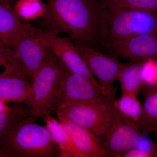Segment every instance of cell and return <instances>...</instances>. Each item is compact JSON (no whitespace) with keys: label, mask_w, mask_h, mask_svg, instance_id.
Masks as SVG:
<instances>
[{"label":"cell","mask_w":157,"mask_h":157,"mask_svg":"<svg viewBox=\"0 0 157 157\" xmlns=\"http://www.w3.org/2000/svg\"><path fill=\"white\" fill-rule=\"evenodd\" d=\"M122 94H131L137 96L144 84L142 62H132L126 64L118 78Z\"/></svg>","instance_id":"17"},{"label":"cell","mask_w":157,"mask_h":157,"mask_svg":"<svg viewBox=\"0 0 157 157\" xmlns=\"http://www.w3.org/2000/svg\"><path fill=\"white\" fill-rule=\"evenodd\" d=\"M13 9L21 19L29 20L41 17L46 8L41 0H18Z\"/></svg>","instance_id":"21"},{"label":"cell","mask_w":157,"mask_h":157,"mask_svg":"<svg viewBox=\"0 0 157 157\" xmlns=\"http://www.w3.org/2000/svg\"><path fill=\"white\" fill-rule=\"evenodd\" d=\"M37 33L69 71L87 78L96 85L102 88L70 38L47 33L38 27Z\"/></svg>","instance_id":"10"},{"label":"cell","mask_w":157,"mask_h":157,"mask_svg":"<svg viewBox=\"0 0 157 157\" xmlns=\"http://www.w3.org/2000/svg\"><path fill=\"white\" fill-rule=\"evenodd\" d=\"M25 23L8 3L0 2V42L11 49Z\"/></svg>","instance_id":"15"},{"label":"cell","mask_w":157,"mask_h":157,"mask_svg":"<svg viewBox=\"0 0 157 157\" xmlns=\"http://www.w3.org/2000/svg\"><path fill=\"white\" fill-rule=\"evenodd\" d=\"M28 116L14 124L0 141L1 149L10 157H46L58 155V146L46 127Z\"/></svg>","instance_id":"2"},{"label":"cell","mask_w":157,"mask_h":157,"mask_svg":"<svg viewBox=\"0 0 157 157\" xmlns=\"http://www.w3.org/2000/svg\"><path fill=\"white\" fill-rule=\"evenodd\" d=\"M5 75H15L32 80L14 51L0 42V76Z\"/></svg>","instance_id":"18"},{"label":"cell","mask_w":157,"mask_h":157,"mask_svg":"<svg viewBox=\"0 0 157 157\" xmlns=\"http://www.w3.org/2000/svg\"><path fill=\"white\" fill-rule=\"evenodd\" d=\"M116 101L109 104L63 102L54 112L89 129L100 138L104 136L110 123Z\"/></svg>","instance_id":"6"},{"label":"cell","mask_w":157,"mask_h":157,"mask_svg":"<svg viewBox=\"0 0 157 157\" xmlns=\"http://www.w3.org/2000/svg\"><path fill=\"white\" fill-rule=\"evenodd\" d=\"M107 43L157 33V14L131 9L106 8Z\"/></svg>","instance_id":"4"},{"label":"cell","mask_w":157,"mask_h":157,"mask_svg":"<svg viewBox=\"0 0 157 157\" xmlns=\"http://www.w3.org/2000/svg\"><path fill=\"white\" fill-rule=\"evenodd\" d=\"M32 81L15 76H0V99L7 102L27 104L30 95Z\"/></svg>","instance_id":"13"},{"label":"cell","mask_w":157,"mask_h":157,"mask_svg":"<svg viewBox=\"0 0 157 157\" xmlns=\"http://www.w3.org/2000/svg\"><path fill=\"white\" fill-rule=\"evenodd\" d=\"M106 8L131 9L157 13V0H102Z\"/></svg>","instance_id":"19"},{"label":"cell","mask_w":157,"mask_h":157,"mask_svg":"<svg viewBox=\"0 0 157 157\" xmlns=\"http://www.w3.org/2000/svg\"><path fill=\"white\" fill-rule=\"evenodd\" d=\"M10 107L7 105L6 101L0 99V114L8 111Z\"/></svg>","instance_id":"25"},{"label":"cell","mask_w":157,"mask_h":157,"mask_svg":"<svg viewBox=\"0 0 157 157\" xmlns=\"http://www.w3.org/2000/svg\"><path fill=\"white\" fill-rule=\"evenodd\" d=\"M41 117L45 122V127L58 146L59 157H81L63 126L58 120L52 117L49 114V111L45 113Z\"/></svg>","instance_id":"16"},{"label":"cell","mask_w":157,"mask_h":157,"mask_svg":"<svg viewBox=\"0 0 157 157\" xmlns=\"http://www.w3.org/2000/svg\"><path fill=\"white\" fill-rule=\"evenodd\" d=\"M124 157H153L154 155L151 153L143 151L136 148L129 150L125 153L123 156Z\"/></svg>","instance_id":"24"},{"label":"cell","mask_w":157,"mask_h":157,"mask_svg":"<svg viewBox=\"0 0 157 157\" xmlns=\"http://www.w3.org/2000/svg\"><path fill=\"white\" fill-rule=\"evenodd\" d=\"M142 71L144 84L157 85V60L142 62Z\"/></svg>","instance_id":"23"},{"label":"cell","mask_w":157,"mask_h":157,"mask_svg":"<svg viewBox=\"0 0 157 157\" xmlns=\"http://www.w3.org/2000/svg\"><path fill=\"white\" fill-rule=\"evenodd\" d=\"M115 101V97L107 95L100 86L68 70L59 82L49 110L54 111L63 102L109 104Z\"/></svg>","instance_id":"5"},{"label":"cell","mask_w":157,"mask_h":157,"mask_svg":"<svg viewBox=\"0 0 157 157\" xmlns=\"http://www.w3.org/2000/svg\"><path fill=\"white\" fill-rule=\"evenodd\" d=\"M30 115L27 107L14 104L8 111L0 114V141L13 125L23 118Z\"/></svg>","instance_id":"20"},{"label":"cell","mask_w":157,"mask_h":157,"mask_svg":"<svg viewBox=\"0 0 157 157\" xmlns=\"http://www.w3.org/2000/svg\"><path fill=\"white\" fill-rule=\"evenodd\" d=\"M106 46L115 57L132 62L157 60V33L138 35L124 40L108 42Z\"/></svg>","instance_id":"11"},{"label":"cell","mask_w":157,"mask_h":157,"mask_svg":"<svg viewBox=\"0 0 157 157\" xmlns=\"http://www.w3.org/2000/svg\"><path fill=\"white\" fill-rule=\"evenodd\" d=\"M116 105L119 110L137 123L142 111V106L137 99V96L131 94H122Z\"/></svg>","instance_id":"22"},{"label":"cell","mask_w":157,"mask_h":157,"mask_svg":"<svg viewBox=\"0 0 157 157\" xmlns=\"http://www.w3.org/2000/svg\"><path fill=\"white\" fill-rule=\"evenodd\" d=\"M10 157V155L0 148V157Z\"/></svg>","instance_id":"26"},{"label":"cell","mask_w":157,"mask_h":157,"mask_svg":"<svg viewBox=\"0 0 157 157\" xmlns=\"http://www.w3.org/2000/svg\"><path fill=\"white\" fill-rule=\"evenodd\" d=\"M11 49L31 80L50 50L37 33V27L25 23Z\"/></svg>","instance_id":"8"},{"label":"cell","mask_w":157,"mask_h":157,"mask_svg":"<svg viewBox=\"0 0 157 157\" xmlns=\"http://www.w3.org/2000/svg\"><path fill=\"white\" fill-rule=\"evenodd\" d=\"M75 46L105 93L115 97L113 83L126 63H121L115 57L106 56L97 49L82 45Z\"/></svg>","instance_id":"9"},{"label":"cell","mask_w":157,"mask_h":157,"mask_svg":"<svg viewBox=\"0 0 157 157\" xmlns=\"http://www.w3.org/2000/svg\"><path fill=\"white\" fill-rule=\"evenodd\" d=\"M46 1L45 13L36 19L39 29L67 35L74 45L97 50L98 46L106 45V8L102 1Z\"/></svg>","instance_id":"1"},{"label":"cell","mask_w":157,"mask_h":157,"mask_svg":"<svg viewBox=\"0 0 157 157\" xmlns=\"http://www.w3.org/2000/svg\"><path fill=\"white\" fill-rule=\"evenodd\" d=\"M116 101L111 120L101 141L106 157H123L125 153L135 148L141 135L136 122L121 113Z\"/></svg>","instance_id":"7"},{"label":"cell","mask_w":157,"mask_h":157,"mask_svg":"<svg viewBox=\"0 0 157 157\" xmlns=\"http://www.w3.org/2000/svg\"><path fill=\"white\" fill-rule=\"evenodd\" d=\"M10 1H11V0H0V2H3L8 3Z\"/></svg>","instance_id":"27"},{"label":"cell","mask_w":157,"mask_h":157,"mask_svg":"<svg viewBox=\"0 0 157 157\" xmlns=\"http://www.w3.org/2000/svg\"><path fill=\"white\" fill-rule=\"evenodd\" d=\"M68 70L50 49L32 78L30 95L27 104L30 115L41 117L49 111L59 82Z\"/></svg>","instance_id":"3"},{"label":"cell","mask_w":157,"mask_h":157,"mask_svg":"<svg viewBox=\"0 0 157 157\" xmlns=\"http://www.w3.org/2000/svg\"><path fill=\"white\" fill-rule=\"evenodd\" d=\"M154 131V132H155L156 135L157 136V128H156L155 129Z\"/></svg>","instance_id":"28"},{"label":"cell","mask_w":157,"mask_h":157,"mask_svg":"<svg viewBox=\"0 0 157 157\" xmlns=\"http://www.w3.org/2000/svg\"><path fill=\"white\" fill-rule=\"evenodd\" d=\"M57 115L81 157H106L100 138L92 131L74 123L63 116Z\"/></svg>","instance_id":"12"},{"label":"cell","mask_w":157,"mask_h":157,"mask_svg":"<svg viewBox=\"0 0 157 157\" xmlns=\"http://www.w3.org/2000/svg\"><path fill=\"white\" fill-rule=\"evenodd\" d=\"M143 105L137 125L144 135H148L157 128V85L144 84Z\"/></svg>","instance_id":"14"}]
</instances>
